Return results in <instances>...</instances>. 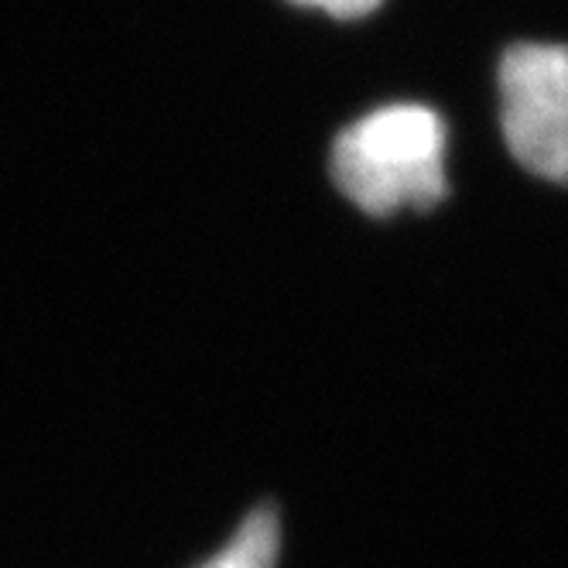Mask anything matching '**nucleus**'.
Masks as SVG:
<instances>
[{"label":"nucleus","instance_id":"1","mask_svg":"<svg viewBox=\"0 0 568 568\" xmlns=\"http://www.w3.org/2000/svg\"><path fill=\"white\" fill-rule=\"evenodd\" d=\"M333 179L371 216L432 210L445 199V124L418 103L367 113L336 138Z\"/></svg>","mask_w":568,"mask_h":568},{"label":"nucleus","instance_id":"2","mask_svg":"<svg viewBox=\"0 0 568 568\" xmlns=\"http://www.w3.org/2000/svg\"><path fill=\"white\" fill-rule=\"evenodd\" d=\"M500 103L517 165L568 185V45H514L500 62Z\"/></svg>","mask_w":568,"mask_h":568},{"label":"nucleus","instance_id":"3","mask_svg":"<svg viewBox=\"0 0 568 568\" xmlns=\"http://www.w3.org/2000/svg\"><path fill=\"white\" fill-rule=\"evenodd\" d=\"M277 548H281V520L277 510L264 504L243 517L240 531L230 538V545L220 548L199 568H277Z\"/></svg>","mask_w":568,"mask_h":568},{"label":"nucleus","instance_id":"4","mask_svg":"<svg viewBox=\"0 0 568 568\" xmlns=\"http://www.w3.org/2000/svg\"><path fill=\"white\" fill-rule=\"evenodd\" d=\"M292 4L326 11L329 18H339V21H356V18L374 14L384 4V0H292Z\"/></svg>","mask_w":568,"mask_h":568}]
</instances>
